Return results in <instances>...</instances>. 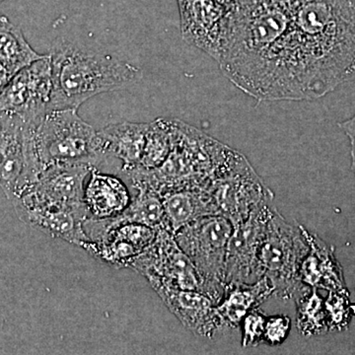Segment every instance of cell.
<instances>
[{
    "label": "cell",
    "mask_w": 355,
    "mask_h": 355,
    "mask_svg": "<svg viewBox=\"0 0 355 355\" xmlns=\"http://www.w3.org/2000/svg\"><path fill=\"white\" fill-rule=\"evenodd\" d=\"M217 62L260 101L319 99L355 78V0H232Z\"/></svg>",
    "instance_id": "obj_1"
},
{
    "label": "cell",
    "mask_w": 355,
    "mask_h": 355,
    "mask_svg": "<svg viewBox=\"0 0 355 355\" xmlns=\"http://www.w3.org/2000/svg\"><path fill=\"white\" fill-rule=\"evenodd\" d=\"M53 69V109H78L95 96L121 90L137 83L139 67L72 44L51 53Z\"/></svg>",
    "instance_id": "obj_2"
},
{
    "label": "cell",
    "mask_w": 355,
    "mask_h": 355,
    "mask_svg": "<svg viewBox=\"0 0 355 355\" xmlns=\"http://www.w3.org/2000/svg\"><path fill=\"white\" fill-rule=\"evenodd\" d=\"M31 141L42 170L58 163H85L98 167L107 159L99 132L76 109L48 112L31 121Z\"/></svg>",
    "instance_id": "obj_3"
},
{
    "label": "cell",
    "mask_w": 355,
    "mask_h": 355,
    "mask_svg": "<svg viewBox=\"0 0 355 355\" xmlns=\"http://www.w3.org/2000/svg\"><path fill=\"white\" fill-rule=\"evenodd\" d=\"M308 251L305 228L287 221L275 207L259 256L261 277L270 282L273 295L291 300L307 286L301 282L300 270Z\"/></svg>",
    "instance_id": "obj_4"
},
{
    "label": "cell",
    "mask_w": 355,
    "mask_h": 355,
    "mask_svg": "<svg viewBox=\"0 0 355 355\" xmlns=\"http://www.w3.org/2000/svg\"><path fill=\"white\" fill-rule=\"evenodd\" d=\"M151 286L202 292L216 305L225 294L226 284L207 282L190 259L178 246L174 234L168 229H159L151 246L132 263Z\"/></svg>",
    "instance_id": "obj_5"
},
{
    "label": "cell",
    "mask_w": 355,
    "mask_h": 355,
    "mask_svg": "<svg viewBox=\"0 0 355 355\" xmlns=\"http://www.w3.org/2000/svg\"><path fill=\"white\" fill-rule=\"evenodd\" d=\"M205 189L209 191L216 214L226 217L234 226L248 218L261 203L275 198L247 159L236 151Z\"/></svg>",
    "instance_id": "obj_6"
},
{
    "label": "cell",
    "mask_w": 355,
    "mask_h": 355,
    "mask_svg": "<svg viewBox=\"0 0 355 355\" xmlns=\"http://www.w3.org/2000/svg\"><path fill=\"white\" fill-rule=\"evenodd\" d=\"M233 230L234 225L226 217L210 214L187 224L174 233V238L203 279L225 284L226 257Z\"/></svg>",
    "instance_id": "obj_7"
},
{
    "label": "cell",
    "mask_w": 355,
    "mask_h": 355,
    "mask_svg": "<svg viewBox=\"0 0 355 355\" xmlns=\"http://www.w3.org/2000/svg\"><path fill=\"white\" fill-rule=\"evenodd\" d=\"M41 169L33 155L29 125L18 114L0 112V188L15 200L38 180Z\"/></svg>",
    "instance_id": "obj_8"
},
{
    "label": "cell",
    "mask_w": 355,
    "mask_h": 355,
    "mask_svg": "<svg viewBox=\"0 0 355 355\" xmlns=\"http://www.w3.org/2000/svg\"><path fill=\"white\" fill-rule=\"evenodd\" d=\"M53 79L51 55H44L11 77L0 93V112L36 121L53 111Z\"/></svg>",
    "instance_id": "obj_9"
},
{
    "label": "cell",
    "mask_w": 355,
    "mask_h": 355,
    "mask_svg": "<svg viewBox=\"0 0 355 355\" xmlns=\"http://www.w3.org/2000/svg\"><path fill=\"white\" fill-rule=\"evenodd\" d=\"M272 202L261 203L248 218L234 226L226 257L225 284H252L261 279L259 256L275 209Z\"/></svg>",
    "instance_id": "obj_10"
},
{
    "label": "cell",
    "mask_w": 355,
    "mask_h": 355,
    "mask_svg": "<svg viewBox=\"0 0 355 355\" xmlns=\"http://www.w3.org/2000/svg\"><path fill=\"white\" fill-rule=\"evenodd\" d=\"M12 203L23 221L51 237L83 248L91 242L84 229L87 220L84 205L35 202L22 198Z\"/></svg>",
    "instance_id": "obj_11"
},
{
    "label": "cell",
    "mask_w": 355,
    "mask_h": 355,
    "mask_svg": "<svg viewBox=\"0 0 355 355\" xmlns=\"http://www.w3.org/2000/svg\"><path fill=\"white\" fill-rule=\"evenodd\" d=\"M178 1L184 39L218 60L229 7L218 0Z\"/></svg>",
    "instance_id": "obj_12"
},
{
    "label": "cell",
    "mask_w": 355,
    "mask_h": 355,
    "mask_svg": "<svg viewBox=\"0 0 355 355\" xmlns=\"http://www.w3.org/2000/svg\"><path fill=\"white\" fill-rule=\"evenodd\" d=\"M93 168L95 167L85 163H58L49 166L38 180L16 200L83 205L86 181Z\"/></svg>",
    "instance_id": "obj_13"
},
{
    "label": "cell",
    "mask_w": 355,
    "mask_h": 355,
    "mask_svg": "<svg viewBox=\"0 0 355 355\" xmlns=\"http://www.w3.org/2000/svg\"><path fill=\"white\" fill-rule=\"evenodd\" d=\"M153 289L172 314L193 335L212 340L226 330L216 303L202 292L164 286Z\"/></svg>",
    "instance_id": "obj_14"
},
{
    "label": "cell",
    "mask_w": 355,
    "mask_h": 355,
    "mask_svg": "<svg viewBox=\"0 0 355 355\" xmlns=\"http://www.w3.org/2000/svg\"><path fill=\"white\" fill-rule=\"evenodd\" d=\"M132 198L119 178L91 170L84 189L83 202L89 220L116 218L130 207Z\"/></svg>",
    "instance_id": "obj_15"
},
{
    "label": "cell",
    "mask_w": 355,
    "mask_h": 355,
    "mask_svg": "<svg viewBox=\"0 0 355 355\" xmlns=\"http://www.w3.org/2000/svg\"><path fill=\"white\" fill-rule=\"evenodd\" d=\"M305 235L309 243V251L301 266V282L313 288L347 291L342 266L336 260L334 250L306 229Z\"/></svg>",
    "instance_id": "obj_16"
},
{
    "label": "cell",
    "mask_w": 355,
    "mask_h": 355,
    "mask_svg": "<svg viewBox=\"0 0 355 355\" xmlns=\"http://www.w3.org/2000/svg\"><path fill=\"white\" fill-rule=\"evenodd\" d=\"M149 123L123 121L99 130L107 157L113 156L123 162L125 171L139 169L146 148Z\"/></svg>",
    "instance_id": "obj_17"
},
{
    "label": "cell",
    "mask_w": 355,
    "mask_h": 355,
    "mask_svg": "<svg viewBox=\"0 0 355 355\" xmlns=\"http://www.w3.org/2000/svg\"><path fill=\"white\" fill-rule=\"evenodd\" d=\"M166 220L173 234L200 217L216 214L209 191L205 188H187L161 193Z\"/></svg>",
    "instance_id": "obj_18"
},
{
    "label": "cell",
    "mask_w": 355,
    "mask_h": 355,
    "mask_svg": "<svg viewBox=\"0 0 355 355\" xmlns=\"http://www.w3.org/2000/svg\"><path fill=\"white\" fill-rule=\"evenodd\" d=\"M272 295V287L265 277L252 284H226L225 294L216 305L226 330L240 327L248 313Z\"/></svg>",
    "instance_id": "obj_19"
},
{
    "label": "cell",
    "mask_w": 355,
    "mask_h": 355,
    "mask_svg": "<svg viewBox=\"0 0 355 355\" xmlns=\"http://www.w3.org/2000/svg\"><path fill=\"white\" fill-rule=\"evenodd\" d=\"M43 57L30 46L18 26L6 16H0V64L11 76Z\"/></svg>",
    "instance_id": "obj_20"
},
{
    "label": "cell",
    "mask_w": 355,
    "mask_h": 355,
    "mask_svg": "<svg viewBox=\"0 0 355 355\" xmlns=\"http://www.w3.org/2000/svg\"><path fill=\"white\" fill-rule=\"evenodd\" d=\"M139 193L130 207L120 216L106 220L109 224L139 223L159 230L168 229L162 198L157 191L148 187H137Z\"/></svg>",
    "instance_id": "obj_21"
},
{
    "label": "cell",
    "mask_w": 355,
    "mask_h": 355,
    "mask_svg": "<svg viewBox=\"0 0 355 355\" xmlns=\"http://www.w3.org/2000/svg\"><path fill=\"white\" fill-rule=\"evenodd\" d=\"M296 303V328L303 336L328 333L324 298L317 288L306 286L294 298Z\"/></svg>",
    "instance_id": "obj_22"
},
{
    "label": "cell",
    "mask_w": 355,
    "mask_h": 355,
    "mask_svg": "<svg viewBox=\"0 0 355 355\" xmlns=\"http://www.w3.org/2000/svg\"><path fill=\"white\" fill-rule=\"evenodd\" d=\"M175 121L156 120L149 123L146 148L139 169L150 171L160 167L169 157L174 142Z\"/></svg>",
    "instance_id": "obj_23"
},
{
    "label": "cell",
    "mask_w": 355,
    "mask_h": 355,
    "mask_svg": "<svg viewBox=\"0 0 355 355\" xmlns=\"http://www.w3.org/2000/svg\"><path fill=\"white\" fill-rule=\"evenodd\" d=\"M349 291H329L324 298L329 331H340L349 327L352 313Z\"/></svg>",
    "instance_id": "obj_24"
},
{
    "label": "cell",
    "mask_w": 355,
    "mask_h": 355,
    "mask_svg": "<svg viewBox=\"0 0 355 355\" xmlns=\"http://www.w3.org/2000/svg\"><path fill=\"white\" fill-rule=\"evenodd\" d=\"M268 317L263 311L260 310V308H257L243 318L240 324L242 330L243 347H258L263 343Z\"/></svg>",
    "instance_id": "obj_25"
},
{
    "label": "cell",
    "mask_w": 355,
    "mask_h": 355,
    "mask_svg": "<svg viewBox=\"0 0 355 355\" xmlns=\"http://www.w3.org/2000/svg\"><path fill=\"white\" fill-rule=\"evenodd\" d=\"M291 331V319L286 315H275L266 319L263 343L277 347L282 345Z\"/></svg>",
    "instance_id": "obj_26"
},
{
    "label": "cell",
    "mask_w": 355,
    "mask_h": 355,
    "mask_svg": "<svg viewBox=\"0 0 355 355\" xmlns=\"http://www.w3.org/2000/svg\"><path fill=\"white\" fill-rule=\"evenodd\" d=\"M338 127L349 137V139H355V113L349 120L338 123Z\"/></svg>",
    "instance_id": "obj_27"
},
{
    "label": "cell",
    "mask_w": 355,
    "mask_h": 355,
    "mask_svg": "<svg viewBox=\"0 0 355 355\" xmlns=\"http://www.w3.org/2000/svg\"><path fill=\"white\" fill-rule=\"evenodd\" d=\"M11 77H12V76L7 71L6 67L0 64V93H1L2 90L6 87L8 81L10 80Z\"/></svg>",
    "instance_id": "obj_28"
},
{
    "label": "cell",
    "mask_w": 355,
    "mask_h": 355,
    "mask_svg": "<svg viewBox=\"0 0 355 355\" xmlns=\"http://www.w3.org/2000/svg\"><path fill=\"white\" fill-rule=\"evenodd\" d=\"M350 144H352V169L355 174V139H350Z\"/></svg>",
    "instance_id": "obj_29"
},
{
    "label": "cell",
    "mask_w": 355,
    "mask_h": 355,
    "mask_svg": "<svg viewBox=\"0 0 355 355\" xmlns=\"http://www.w3.org/2000/svg\"><path fill=\"white\" fill-rule=\"evenodd\" d=\"M6 1V0H0V2Z\"/></svg>",
    "instance_id": "obj_30"
}]
</instances>
